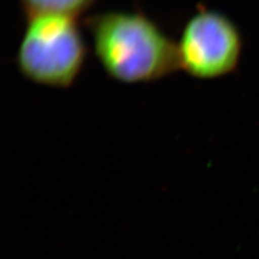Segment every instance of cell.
I'll return each instance as SVG.
<instances>
[{
	"label": "cell",
	"mask_w": 259,
	"mask_h": 259,
	"mask_svg": "<svg viewBox=\"0 0 259 259\" xmlns=\"http://www.w3.org/2000/svg\"><path fill=\"white\" fill-rule=\"evenodd\" d=\"M242 48L241 32L231 19L200 9L185 24L177 42L180 69L200 80L222 78L238 67Z\"/></svg>",
	"instance_id": "3957f363"
},
{
	"label": "cell",
	"mask_w": 259,
	"mask_h": 259,
	"mask_svg": "<svg viewBox=\"0 0 259 259\" xmlns=\"http://www.w3.org/2000/svg\"><path fill=\"white\" fill-rule=\"evenodd\" d=\"M96 0H20L27 18L40 14H62L77 16L83 14Z\"/></svg>",
	"instance_id": "277c9868"
},
{
	"label": "cell",
	"mask_w": 259,
	"mask_h": 259,
	"mask_svg": "<svg viewBox=\"0 0 259 259\" xmlns=\"http://www.w3.org/2000/svg\"><path fill=\"white\" fill-rule=\"evenodd\" d=\"M105 72L126 84L155 82L180 70L177 42L140 11H108L85 20Z\"/></svg>",
	"instance_id": "6da1fadb"
},
{
	"label": "cell",
	"mask_w": 259,
	"mask_h": 259,
	"mask_svg": "<svg viewBox=\"0 0 259 259\" xmlns=\"http://www.w3.org/2000/svg\"><path fill=\"white\" fill-rule=\"evenodd\" d=\"M87 53L77 18L40 14L27 18L15 62L21 75L31 82L68 89L82 70Z\"/></svg>",
	"instance_id": "7a4b0ae2"
}]
</instances>
